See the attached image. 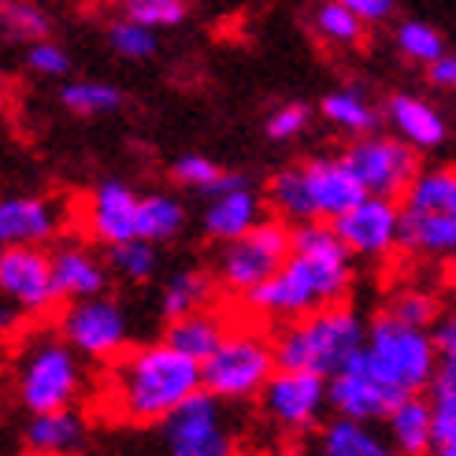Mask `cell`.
I'll return each mask as SVG.
<instances>
[{"label": "cell", "instance_id": "6da1fadb", "mask_svg": "<svg viewBox=\"0 0 456 456\" xmlns=\"http://www.w3.org/2000/svg\"><path fill=\"white\" fill-rule=\"evenodd\" d=\"M356 260L338 241L327 219L289 223V256L271 279L241 293L245 308L264 323H293L315 308L349 301Z\"/></svg>", "mask_w": 456, "mask_h": 456}, {"label": "cell", "instance_id": "7a4b0ae2", "mask_svg": "<svg viewBox=\"0 0 456 456\" xmlns=\"http://www.w3.org/2000/svg\"><path fill=\"white\" fill-rule=\"evenodd\" d=\"M200 390V363L164 341H145L111 360L104 382L108 416L134 427L164 423L190 394Z\"/></svg>", "mask_w": 456, "mask_h": 456}, {"label": "cell", "instance_id": "3957f363", "mask_svg": "<svg viewBox=\"0 0 456 456\" xmlns=\"http://www.w3.org/2000/svg\"><path fill=\"white\" fill-rule=\"evenodd\" d=\"M363 334H368V319H363L356 305L338 301L327 308H315L301 319H293V323H282L279 334H271L275 368L330 379L341 363L363 349Z\"/></svg>", "mask_w": 456, "mask_h": 456}, {"label": "cell", "instance_id": "277c9868", "mask_svg": "<svg viewBox=\"0 0 456 456\" xmlns=\"http://www.w3.org/2000/svg\"><path fill=\"white\" fill-rule=\"evenodd\" d=\"M15 394L30 416L78 408L86 394V363L60 334H30L19 349Z\"/></svg>", "mask_w": 456, "mask_h": 456}, {"label": "cell", "instance_id": "5b68a950", "mask_svg": "<svg viewBox=\"0 0 456 456\" xmlns=\"http://www.w3.org/2000/svg\"><path fill=\"white\" fill-rule=\"evenodd\" d=\"M360 353L371 363V371L390 386L397 397L423 394L442 363L435 341H430V334L423 327H408L386 312H379L368 323Z\"/></svg>", "mask_w": 456, "mask_h": 456}, {"label": "cell", "instance_id": "8992f818", "mask_svg": "<svg viewBox=\"0 0 456 456\" xmlns=\"http://www.w3.org/2000/svg\"><path fill=\"white\" fill-rule=\"evenodd\" d=\"M271 371H275L271 334L260 327H231L219 346L200 360V390L223 404L256 401Z\"/></svg>", "mask_w": 456, "mask_h": 456}, {"label": "cell", "instance_id": "52a82bcc", "mask_svg": "<svg viewBox=\"0 0 456 456\" xmlns=\"http://www.w3.org/2000/svg\"><path fill=\"white\" fill-rule=\"evenodd\" d=\"M56 334L71 346L82 360L94 363H111L130 349L134 323L130 312L119 297L111 293H97V297H82V301H67L56 319Z\"/></svg>", "mask_w": 456, "mask_h": 456}, {"label": "cell", "instance_id": "ba28073f", "mask_svg": "<svg viewBox=\"0 0 456 456\" xmlns=\"http://www.w3.org/2000/svg\"><path fill=\"white\" fill-rule=\"evenodd\" d=\"M286 256H289V223L264 216L253 231L219 245L216 264H212V282H219L226 293L241 297V293H248L253 286L275 275L286 264Z\"/></svg>", "mask_w": 456, "mask_h": 456}, {"label": "cell", "instance_id": "9c48e42d", "mask_svg": "<svg viewBox=\"0 0 456 456\" xmlns=\"http://www.w3.org/2000/svg\"><path fill=\"white\" fill-rule=\"evenodd\" d=\"M159 427L167 456H238V430L226 404L204 390L190 394Z\"/></svg>", "mask_w": 456, "mask_h": 456}, {"label": "cell", "instance_id": "30bf717a", "mask_svg": "<svg viewBox=\"0 0 456 456\" xmlns=\"http://www.w3.org/2000/svg\"><path fill=\"white\" fill-rule=\"evenodd\" d=\"M341 164H346L353 182L368 197L401 200L404 186L423 167V156L412 152L404 142H397L394 134L375 130V134H363V138H353L349 149L341 152Z\"/></svg>", "mask_w": 456, "mask_h": 456}, {"label": "cell", "instance_id": "8fae6325", "mask_svg": "<svg viewBox=\"0 0 456 456\" xmlns=\"http://www.w3.org/2000/svg\"><path fill=\"white\" fill-rule=\"evenodd\" d=\"M256 404L267 423H275L286 435H305L323 423L327 412V379L312 371H286L275 368L264 390L256 394Z\"/></svg>", "mask_w": 456, "mask_h": 456}, {"label": "cell", "instance_id": "7c38bea8", "mask_svg": "<svg viewBox=\"0 0 456 456\" xmlns=\"http://www.w3.org/2000/svg\"><path fill=\"white\" fill-rule=\"evenodd\" d=\"M0 297H8L27 319L56 315L60 293L53 282L49 248H37V245L0 248Z\"/></svg>", "mask_w": 456, "mask_h": 456}, {"label": "cell", "instance_id": "4fadbf2b", "mask_svg": "<svg viewBox=\"0 0 456 456\" xmlns=\"http://www.w3.org/2000/svg\"><path fill=\"white\" fill-rule=\"evenodd\" d=\"M397 223H401V204L390 197H368V193L349 212L330 219L346 253L353 260H371V264L390 260L397 253Z\"/></svg>", "mask_w": 456, "mask_h": 456}, {"label": "cell", "instance_id": "5bb4252c", "mask_svg": "<svg viewBox=\"0 0 456 456\" xmlns=\"http://www.w3.org/2000/svg\"><path fill=\"white\" fill-rule=\"evenodd\" d=\"M401 397L386 386L371 363L356 353L327 379V408L338 419H356V423H382V416L390 412Z\"/></svg>", "mask_w": 456, "mask_h": 456}, {"label": "cell", "instance_id": "9a60e30c", "mask_svg": "<svg viewBox=\"0 0 456 456\" xmlns=\"http://www.w3.org/2000/svg\"><path fill=\"white\" fill-rule=\"evenodd\" d=\"M67 226V204L49 193H4L0 197V248L56 241Z\"/></svg>", "mask_w": 456, "mask_h": 456}, {"label": "cell", "instance_id": "2e32d148", "mask_svg": "<svg viewBox=\"0 0 456 456\" xmlns=\"http://www.w3.org/2000/svg\"><path fill=\"white\" fill-rule=\"evenodd\" d=\"M138 197L130 182L123 178H101L94 193L86 197V212H82V226L86 234L94 238L101 248L119 245L134 234V223H138Z\"/></svg>", "mask_w": 456, "mask_h": 456}, {"label": "cell", "instance_id": "e0dca14e", "mask_svg": "<svg viewBox=\"0 0 456 456\" xmlns=\"http://www.w3.org/2000/svg\"><path fill=\"white\" fill-rule=\"evenodd\" d=\"M382 119L390 123V134L404 142L412 152H442L449 145V119L445 111L416 94H390L382 104Z\"/></svg>", "mask_w": 456, "mask_h": 456}, {"label": "cell", "instance_id": "ac0fdd59", "mask_svg": "<svg viewBox=\"0 0 456 456\" xmlns=\"http://www.w3.org/2000/svg\"><path fill=\"white\" fill-rule=\"evenodd\" d=\"M53 282L60 301H82V297H97V293H108L111 275H108V264L89 241H75L67 238L60 241L53 253Z\"/></svg>", "mask_w": 456, "mask_h": 456}, {"label": "cell", "instance_id": "d6986e66", "mask_svg": "<svg viewBox=\"0 0 456 456\" xmlns=\"http://www.w3.org/2000/svg\"><path fill=\"white\" fill-rule=\"evenodd\" d=\"M301 178H305V197L312 219H338L349 212L363 197V190L353 182V175L341 164V156H308L301 159Z\"/></svg>", "mask_w": 456, "mask_h": 456}, {"label": "cell", "instance_id": "ffe728a7", "mask_svg": "<svg viewBox=\"0 0 456 456\" xmlns=\"http://www.w3.org/2000/svg\"><path fill=\"white\" fill-rule=\"evenodd\" d=\"M89 445V419L78 408H56V412H34L22 430L27 456H82Z\"/></svg>", "mask_w": 456, "mask_h": 456}, {"label": "cell", "instance_id": "44dd1931", "mask_svg": "<svg viewBox=\"0 0 456 456\" xmlns=\"http://www.w3.org/2000/svg\"><path fill=\"white\" fill-rule=\"evenodd\" d=\"M264 219V197L256 186H241V190H231V193H219V197H208L200 212V231L208 241L223 245V241H234L241 238L245 231Z\"/></svg>", "mask_w": 456, "mask_h": 456}, {"label": "cell", "instance_id": "7402d4cb", "mask_svg": "<svg viewBox=\"0 0 456 456\" xmlns=\"http://www.w3.org/2000/svg\"><path fill=\"white\" fill-rule=\"evenodd\" d=\"M397 248L423 260H449L456 253V212H404L397 223Z\"/></svg>", "mask_w": 456, "mask_h": 456}, {"label": "cell", "instance_id": "603a6c76", "mask_svg": "<svg viewBox=\"0 0 456 456\" xmlns=\"http://www.w3.org/2000/svg\"><path fill=\"white\" fill-rule=\"evenodd\" d=\"M386 423V442L397 456H427L430 452V404L427 394H408L401 397L390 412L382 416Z\"/></svg>", "mask_w": 456, "mask_h": 456}, {"label": "cell", "instance_id": "cb8c5ba5", "mask_svg": "<svg viewBox=\"0 0 456 456\" xmlns=\"http://www.w3.org/2000/svg\"><path fill=\"white\" fill-rule=\"evenodd\" d=\"M231 330V323L223 319V312L216 308H197V312H186V315H178V319H167V327H164V346H171L175 353L182 356H190V360H204L208 356L223 334Z\"/></svg>", "mask_w": 456, "mask_h": 456}, {"label": "cell", "instance_id": "d4e9b609", "mask_svg": "<svg viewBox=\"0 0 456 456\" xmlns=\"http://www.w3.org/2000/svg\"><path fill=\"white\" fill-rule=\"evenodd\" d=\"M319 116H323L338 134L346 138H363V134H375L382 126V108L371 104V97L363 94V86H341L334 94H327L319 101Z\"/></svg>", "mask_w": 456, "mask_h": 456}, {"label": "cell", "instance_id": "484cf974", "mask_svg": "<svg viewBox=\"0 0 456 456\" xmlns=\"http://www.w3.org/2000/svg\"><path fill=\"white\" fill-rule=\"evenodd\" d=\"M190 223V212L175 193L152 190L145 197H138V223H134V234L152 241V245H167L175 241Z\"/></svg>", "mask_w": 456, "mask_h": 456}, {"label": "cell", "instance_id": "4316f807", "mask_svg": "<svg viewBox=\"0 0 456 456\" xmlns=\"http://www.w3.org/2000/svg\"><path fill=\"white\" fill-rule=\"evenodd\" d=\"M397 204L404 212H456V171L445 164L419 167Z\"/></svg>", "mask_w": 456, "mask_h": 456}, {"label": "cell", "instance_id": "83f0119b", "mask_svg": "<svg viewBox=\"0 0 456 456\" xmlns=\"http://www.w3.org/2000/svg\"><path fill=\"white\" fill-rule=\"evenodd\" d=\"M319 456H397L375 423L330 419L319 430Z\"/></svg>", "mask_w": 456, "mask_h": 456}, {"label": "cell", "instance_id": "f1b7e54d", "mask_svg": "<svg viewBox=\"0 0 456 456\" xmlns=\"http://www.w3.org/2000/svg\"><path fill=\"white\" fill-rule=\"evenodd\" d=\"M212 275L204 267H178L171 271V279L164 282V289H159V315L167 319H178L186 312H197V308H208L212 301Z\"/></svg>", "mask_w": 456, "mask_h": 456}, {"label": "cell", "instance_id": "f546056e", "mask_svg": "<svg viewBox=\"0 0 456 456\" xmlns=\"http://www.w3.org/2000/svg\"><path fill=\"white\" fill-rule=\"evenodd\" d=\"M104 264H108V275H116L119 282L149 286L159 271V245L145 238H126L119 245L104 248Z\"/></svg>", "mask_w": 456, "mask_h": 456}, {"label": "cell", "instance_id": "4dcf8cb0", "mask_svg": "<svg viewBox=\"0 0 456 456\" xmlns=\"http://www.w3.org/2000/svg\"><path fill=\"white\" fill-rule=\"evenodd\" d=\"M60 104L78 119H97L108 111H119L126 104L123 89L101 82V78H78V82H63L60 86Z\"/></svg>", "mask_w": 456, "mask_h": 456}, {"label": "cell", "instance_id": "1f68e13d", "mask_svg": "<svg viewBox=\"0 0 456 456\" xmlns=\"http://www.w3.org/2000/svg\"><path fill=\"white\" fill-rule=\"evenodd\" d=\"M56 19L41 0H0V34L8 41L30 45L41 37H53Z\"/></svg>", "mask_w": 456, "mask_h": 456}, {"label": "cell", "instance_id": "d6a6232c", "mask_svg": "<svg viewBox=\"0 0 456 456\" xmlns=\"http://www.w3.org/2000/svg\"><path fill=\"white\" fill-rule=\"evenodd\" d=\"M394 45L408 63H419V67L435 63L438 56L449 53L445 34L435 27V22H423V19H401L394 27Z\"/></svg>", "mask_w": 456, "mask_h": 456}, {"label": "cell", "instance_id": "836d02e7", "mask_svg": "<svg viewBox=\"0 0 456 456\" xmlns=\"http://www.w3.org/2000/svg\"><path fill=\"white\" fill-rule=\"evenodd\" d=\"M312 27L327 45H334V49H356V45H363V30H368L349 8H341L338 0H323V4L315 8Z\"/></svg>", "mask_w": 456, "mask_h": 456}, {"label": "cell", "instance_id": "e575fe53", "mask_svg": "<svg viewBox=\"0 0 456 456\" xmlns=\"http://www.w3.org/2000/svg\"><path fill=\"white\" fill-rule=\"evenodd\" d=\"M104 37H108V49L116 53L119 60H130V63H142V60H152L156 49H159V34L149 30V27H138L130 19H111L104 27Z\"/></svg>", "mask_w": 456, "mask_h": 456}, {"label": "cell", "instance_id": "d590c367", "mask_svg": "<svg viewBox=\"0 0 456 456\" xmlns=\"http://www.w3.org/2000/svg\"><path fill=\"white\" fill-rule=\"evenodd\" d=\"M119 15L149 30H175L190 19V0H119Z\"/></svg>", "mask_w": 456, "mask_h": 456}, {"label": "cell", "instance_id": "8d00e7d4", "mask_svg": "<svg viewBox=\"0 0 456 456\" xmlns=\"http://www.w3.org/2000/svg\"><path fill=\"white\" fill-rule=\"evenodd\" d=\"M386 315L401 319V323H408V327H423L427 330L442 315V301H438V293H430L423 286H404V289H397L390 297Z\"/></svg>", "mask_w": 456, "mask_h": 456}, {"label": "cell", "instance_id": "74e56055", "mask_svg": "<svg viewBox=\"0 0 456 456\" xmlns=\"http://www.w3.org/2000/svg\"><path fill=\"white\" fill-rule=\"evenodd\" d=\"M312 104H305V101H289V104H279L275 111L267 116V123H264V134L271 142H297L301 134L312 126Z\"/></svg>", "mask_w": 456, "mask_h": 456}, {"label": "cell", "instance_id": "f35d334b", "mask_svg": "<svg viewBox=\"0 0 456 456\" xmlns=\"http://www.w3.org/2000/svg\"><path fill=\"white\" fill-rule=\"evenodd\" d=\"M71 53L63 49L60 41L53 37H41V41H30L27 45V71L37 75V78H67L71 75Z\"/></svg>", "mask_w": 456, "mask_h": 456}, {"label": "cell", "instance_id": "ab89813d", "mask_svg": "<svg viewBox=\"0 0 456 456\" xmlns=\"http://www.w3.org/2000/svg\"><path fill=\"white\" fill-rule=\"evenodd\" d=\"M219 164L216 159H208L204 152H182L175 164H171V178L178 182L182 190H193V193H208L212 182L219 178Z\"/></svg>", "mask_w": 456, "mask_h": 456}, {"label": "cell", "instance_id": "60d3db41", "mask_svg": "<svg viewBox=\"0 0 456 456\" xmlns=\"http://www.w3.org/2000/svg\"><path fill=\"white\" fill-rule=\"evenodd\" d=\"M341 8H349L363 27H379V22H390L397 15V0H338Z\"/></svg>", "mask_w": 456, "mask_h": 456}, {"label": "cell", "instance_id": "b9f144b4", "mask_svg": "<svg viewBox=\"0 0 456 456\" xmlns=\"http://www.w3.org/2000/svg\"><path fill=\"white\" fill-rule=\"evenodd\" d=\"M430 341H435V349L442 360H456V315L452 312H442L435 323L427 327Z\"/></svg>", "mask_w": 456, "mask_h": 456}, {"label": "cell", "instance_id": "7bdbcfd3", "mask_svg": "<svg viewBox=\"0 0 456 456\" xmlns=\"http://www.w3.org/2000/svg\"><path fill=\"white\" fill-rule=\"evenodd\" d=\"M27 323L30 319L22 315L8 297H0V346H8V341H19L27 334Z\"/></svg>", "mask_w": 456, "mask_h": 456}, {"label": "cell", "instance_id": "ee69618b", "mask_svg": "<svg viewBox=\"0 0 456 456\" xmlns=\"http://www.w3.org/2000/svg\"><path fill=\"white\" fill-rule=\"evenodd\" d=\"M423 71H427V82H430V86H435V89H445V94H449V89L456 86V56L445 53V56H438L435 63H427Z\"/></svg>", "mask_w": 456, "mask_h": 456}, {"label": "cell", "instance_id": "f6af8a7d", "mask_svg": "<svg viewBox=\"0 0 456 456\" xmlns=\"http://www.w3.org/2000/svg\"><path fill=\"white\" fill-rule=\"evenodd\" d=\"M241 186H253V178L245 171H219V178L212 182V190L204 197H219V193H231V190H241Z\"/></svg>", "mask_w": 456, "mask_h": 456}, {"label": "cell", "instance_id": "bcb514c9", "mask_svg": "<svg viewBox=\"0 0 456 456\" xmlns=\"http://www.w3.org/2000/svg\"><path fill=\"white\" fill-rule=\"evenodd\" d=\"M427 456H456V445H435Z\"/></svg>", "mask_w": 456, "mask_h": 456}, {"label": "cell", "instance_id": "7dc6e473", "mask_svg": "<svg viewBox=\"0 0 456 456\" xmlns=\"http://www.w3.org/2000/svg\"><path fill=\"white\" fill-rule=\"evenodd\" d=\"M0 94H4V71H0Z\"/></svg>", "mask_w": 456, "mask_h": 456}]
</instances>
